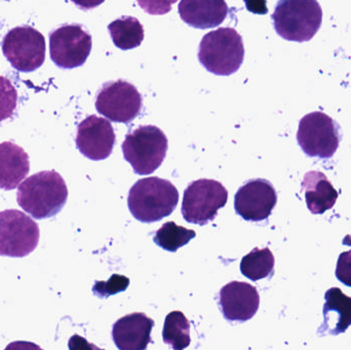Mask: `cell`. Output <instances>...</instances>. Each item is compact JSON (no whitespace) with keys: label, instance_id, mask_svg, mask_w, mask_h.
<instances>
[{"label":"cell","instance_id":"cell-2","mask_svg":"<svg viewBox=\"0 0 351 350\" xmlns=\"http://www.w3.org/2000/svg\"><path fill=\"white\" fill-rule=\"evenodd\" d=\"M179 203V191L170 181L158 177L141 179L129 192L132 215L143 223H154L170 216Z\"/></svg>","mask_w":351,"mask_h":350},{"label":"cell","instance_id":"cell-1","mask_svg":"<svg viewBox=\"0 0 351 350\" xmlns=\"http://www.w3.org/2000/svg\"><path fill=\"white\" fill-rule=\"evenodd\" d=\"M68 199V189L56 171H43L24 180L16 193L19 205L35 219L57 215Z\"/></svg>","mask_w":351,"mask_h":350},{"label":"cell","instance_id":"cell-5","mask_svg":"<svg viewBox=\"0 0 351 350\" xmlns=\"http://www.w3.org/2000/svg\"><path fill=\"white\" fill-rule=\"evenodd\" d=\"M168 138L154 125H144L125 136L123 143V158L138 175L156 172L166 158Z\"/></svg>","mask_w":351,"mask_h":350},{"label":"cell","instance_id":"cell-16","mask_svg":"<svg viewBox=\"0 0 351 350\" xmlns=\"http://www.w3.org/2000/svg\"><path fill=\"white\" fill-rule=\"evenodd\" d=\"M178 10L182 20L190 27L208 29L222 24L229 8L222 0H183Z\"/></svg>","mask_w":351,"mask_h":350},{"label":"cell","instance_id":"cell-13","mask_svg":"<svg viewBox=\"0 0 351 350\" xmlns=\"http://www.w3.org/2000/svg\"><path fill=\"white\" fill-rule=\"evenodd\" d=\"M75 141L80 153L88 160H106L114 147V129L107 119L90 115L78 125Z\"/></svg>","mask_w":351,"mask_h":350},{"label":"cell","instance_id":"cell-4","mask_svg":"<svg viewBox=\"0 0 351 350\" xmlns=\"http://www.w3.org/2000/svg\"><path fill=\"white\" fill-rule=\"evenodd\" d=\"M274 29L282 38L304 42L315 37L323 23V10L315 0H280L272 14Z\"/></svg>","mask_w":351,"mask_h":350},{"label":"cell","instance_id":"cell-28","mask_svg":"<svg viewBox=\"0 0 351 350\" xmlns=\"http://www.w3.org/2000/svg\"><path fill=\"white\" fill-rule=\"evenodd\" d=\"M4 350H43L38 345L28 341H14L10 343Z\"/></svg>","mask_w":351,"mask_h":350},{"label":"cell","instance_id":"cell-8","mask_svg":"<svg viewBox=\"0 0 351 350\" xmlns=\"http://www.w3.org/2000/svg\"><path fill=\"white\" fill-rule=\"evenodd\" d=\"M40 232L36 222L18 210L0 212V256L22 258L38 246Z\"/></svg>","mask_w":351,"mask_h":350},{"label":"cell","instance_id":"cell-12","mask_svg":"<svg viewBox=\"0 0 351 350\" xmlns=\"http://www.w3.org/2000/svg\"><path fill=\"white\" fill-rule=\"evenodd\" d=\"M276 203L278 195L274 185L265 179H255L239 189L234 197V209L245 221L260 222L268 219Z\"/></svg>","mask_w":351,"mask_h":350},{"label":"cell","instance_id":"cell-24","mask_svg":"<svg viewBox=\"0 0 351 350\" xmlns=\"http://www.w3.org/2000/svg\"><path fill=\"white\" fill-rule=\"evenodd\" d=\"M18 104V92L8 78L0 76V123L10 118Z\"/></svg>","mask_w":351,"mask_h":350},{"label":"cell","instance_id":"cell-11","mask_svg":"<svg viewBox=\"0 0 351 350\" xmlns=\"http://www.w3.org/2000/svg\"><path fill=\"white\" fill-rule=\"evenodd\" d=\"M92 36L80 25H63L49 35V53L53 63L73 69L86 63L92 51Z\"/></svg>","mask_w":351,"mask_h":350},{"label":"cell","instance_id":"cell-21","mask_svg":"<svg viewBox=\"0 0 351 350\" xmlns=\"http://www.w3.org/2000/svg\"><path fill=\"white\" fill-rule=\"evenodd\" d=\"M274 256L268 248L254 249L241 262V271L251 281L266 279L274 273Z\"/></svg>","mask_w":351,"mask_h":350},{"label":"cell","instance_id":"cell-27","mask_svg":"<svg viewBox=\"0 0 351 350\" xmlns=\"http://www.w3.org/2000/svg\"><path fill=\"white\" fill-rule=\"evenodd\" d=\"M68 347H69V350H104L99 349L96 345L88 342L86 338L80 336V335H73L69 339Z\"/></svg>","mask_w":351,"mask_h":350},{"label":"cell","instance_id":"cell-14","mask_svg":"<svg viewBox=\"0 0 351 350\" xmlns=\"http://www.w3.org/2000/svg\"><path fill=\"white\" fill-rule=\"evenodd\" d=\"M219 305L223 316L229 322H247L259 310V293L250 284L231 282L221 289Z\"/></svg>","mask_w":351,"mask_h":350},{"label":"cell","instance_id":"cell-26","mask_svg":"<svg viewBox=\"0 0 351 350\" xmlns=\"http://www.w3.org/2000/svg\"><path fill=\"white\" fill-rule=\"evenodd\" d=\"M336 277L344 285L351 287V250L340 255L336 267Z\"/></svg>","mask_w":351,"mask_h":350},{"label":"cell","instance_id":"cell-9","mask_svg":"<svg viewBox=\"0 0 351 350\" xmlns=\"http://www.w3.org/2000/svg\"><path fill=\"white\" fill-rule=\"evenodd\" d=\"M45 51V36L28 25L12 29L2 41L4 57L21 72H32L41 67Z\"/></svg>","mask_w":351,"mask_h":350},{"label":"cell","instance_id":"cell-10","mask_svg":"<svg viewBox=\"0 0 351 350\" xmlns=\"http://www.w3.org/2000/svg\"><path fill=\"white\" fill-rule=\"evenodd\" d=\"M96 108L110 121L129 123L141 112L142 96L125 80L108 82L97 94Z\"/></svg>","mask_w":351,"mask_h":350},{"label":"cell","instance_id":"cell-29","mask_svg":"<svg viewBox=\"0 0 351 350\" xmlns=\"http://www.w3.org/2000/svg\"><path fill=\"white\" fill-rule=\"evenodd\" d=\"M350 245H351V242H350Z\"/></svg>","mask_w":351,"mask_h":350},{"label":"cell","instance_id":"cell-19","mask_svg":"<svg viewBox=\"0 0 351 350\" xmlns=\"http://www.w3.org/2000/svg\"><path fill=\"white\" fill-rule=\"evenodd\" d=\"M325 297L324 327H328V334L346 332L351 326V298L343 294L339 288L328 290Z\"/></svg>","mask_w":351,"mask_h":350},{"label":"cell","instance_id":"cell-6","mask_svg":"<svg viewBox=\"0 0 351 350\" xmlns=\"http://www.w3.org/2000/svg\"><path fill=\"white\" fill-rule=\"evenodd\" d=\"M228 201V191L220 182L199 179L184 191L182 215L188 223L206 225L218 215Z\"/></svg>","mask_w":351,"mask_h":350},{"label":"cell","instance_id":"cell-22","mask_svg":"<svg viewBox=\"0 0 351 350\" xmlns=\"http://www.w3.org/2000/svg\"><path fill=\"white\" fill-rule=\"evenodd\" d=\"M162 337L165 343L174 350H184L189 347L190 323L183 312H172L167 316Z\"/></svg>","mask_w":351,"mask_h":350},{"label":"cell","instance_id":"cell-25","mask_svg":"<svg viewBox=\"0 0 351 350\" xmlns=\"http://www.w3.org/2000/svg\"><path fill=\"white\" fill-rule=\"evenodd\" d=\"M130 279L123 275H113L107 282H96L93 291L101 298H107L111 295L121 293L129 287Z\"/></svg>","mask_w":351,"mask_h":350},{"label":"cell","instance_id":"cell-18","mask_svg":"<svg viewBox=\"0 0 351 350\" xmlns=\"http://www.w3.org/2000/svg\"><path fill=\"white\" fill-rule=\"evenodd\" d=\"M307 208L315 215H321L335 205L338 192L324 173H306L302 182Z\"/></svg>","mask_w":351,"mask_h":350},{"label":"cell","instance_id":"cell-20","mask_svg":"<svg viewBox=\"0 0 351 350\" xmlns=\"http://www.w3.org/2000/svg\"><path fill=\"white\" fill-rule=\"evenodd\" d=\"M115 47L123 51L136 49L144 39L143 25L134 16H121L108 25Z\"/></svg>","mask_w":351,"mask_h":350},{"label":"cell","instance_id":"cell-17","mask_svg":"<svg viewBox=\"0 0 351 350\" xmlns=\"http://www.w3.org/2000/svg\"><path fill=\"white\" fill-rule=\"evenodd\" d=\"M29 170V156L22 147L10 141L0 144V188L16 189Z\"/></svg>","mask_w":351,"mask_h":350},{"label":"cell","instance_id":"cell-15","mask_svg":"<svg viewBox=\"0 0 351 350\" xmlns=\"http://www.w3.org/2000/svg\"><path fill=\"white\" fill-rule=\"evenodd\" d=\"M154 321L135 312L119 318L112 328V338L119 350H146L152 342Z\"/></svg>","mask_w":351,"mask_h":350},{"label":"cell","instance_id":"cell-3","mask_svg":"<svg viewBox=\"0 0 351 350\" xmlns=\"http://www.w3.org/2000/svg\"><path fill=\"white\" fill-rule=\"evenodd\" d=\"M245 58L243 37L233 28H219L202 37L200 64L210 73L229 76L241 68Z\"/></svg>","mask_w":351,"mask_h":350},{"label":"cell","instance_id":"cell-23","mask_svg":"<svg viewBox=\"0 0 351 350\" xmlns=\"http://www.w3.org/2000/svg\"><path fill=\"white\" fill-rule=\"evenodd\" d=\"M194 230L177 225L175 222H167L156 232L154 240L158 246L169 252H176L195 238Z\"/></svg>","mask_w":351,"mask_h":350},{"label":"cell","instance_id":"cell-7","mask_svg":"<svg viewBox=\"0 0 351 350\" xmlns=\"http://www.w3.org/2000/svg\"><path fill=\"white\" fill-rule=\"evenodd\" d=\"M340 127L324 112L308 113L299 123L297 141L307 156L331 158L339 147Z\"/></svg>","mask_w":351,"mask_h":350}]
</instances>
